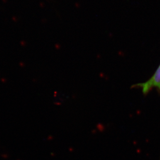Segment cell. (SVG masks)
Listing matches in <instances>:
<instances>
[{
  "label": "cell",
  "instance_id": "cell-1",
  "mask_svg": "<svg viewBox=\"0 0 160 160\" xmlns=\"http://www.w3.org/2000/svg\"><path fill=\"white\" fill-rule=\"evenodd\" d=\"M132 87L141 89L144 95H147L154 88L160 94V64L153 75L147 81L135 84Z\"/></svg>",
  "mask_w": 160,
  "mask_h": 160
}]
</instances>
